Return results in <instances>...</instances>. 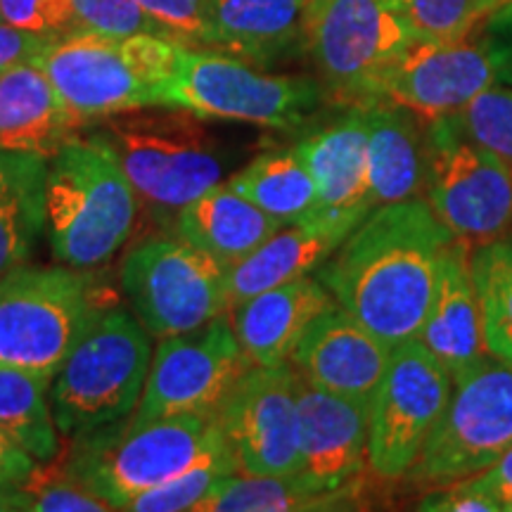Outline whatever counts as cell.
Listing matches in <instances>:
<instances>
[{"label": "cell", "mask_w": 512, "mask_h": 512, "mask_svg": "<svg viewBox=\"0 0 512 512\" xmlns=\"http://www.w3.org/2000/svg\"><path fill=\"white\" fill-rule=\"evenodd\" d=\"M456 235L425 197L370 211L318 268L335 302L387 347L418 337L439 259Z\"/></svg>", "instance_id": "cell-1"}, {"label": "cell", "mask_w": 512, "mask_h": 512, "mask_svg": "<svg viewBox=\"0 0 512 512\" xmlns=\"http://www.w3.org/2000/svg\"><path fill=\"white\" fill-rule=\"evenodd\" d=\"M138 195L98 133L74 136L50 157L46 233L55 259L72 268L105 264L131 238Z\"/></svg>", "instance_id": "cell-2"}, {"label": "cell", "mask_w": 512, "mask_h": 512, "mask_svg": "<svg viewBox=\"0 0 512 512\" xmlns=\"http://www.w3.org/2000/svg\"><path fill=\"white\" fill-rule=\"evenodd\" d=\"M223 451L228 446L214 415L183 413L145 425H107L76 437L67 477L112 510H126L138 494Z\"/></svg>", "instance_id": "cell-3"}, {"label": "cell", "mask_w": 512, "mask_h": 512, "mask_svg": "<svg viewBox=\"0 0 512 512\" xmlns=\"http://www.w3.org/2000/svg\"><path fill=\"white\" fill-rule=\"evenodd\" d=\"M95 133L119 159L138 200L159 223L221 183L223 155L197 114L128 110L100 117Z\"/></svg>", "instance_id": "cell-4"}, {"label": "cell", "mask_w": 512, "mask_h": 512, "mask_svg": "<svg viewBox=\"0 0 512 512\" xmlns=\"http://www.w3.org/2000/svg\"><path fill=\"white\" fill-rule=\"evenodd\" d=\"M150 370V337L136 313L107 306L64 358L50 389L57 430L67 437L131 415Z\"/></svg>", "instance_id": "cell-5"}, {"label": "cell", "mask_w": 512, "mask_h": 512, "mask_svg": "<svg viewBox=\"0 0 512 512\" xmlns=\"http://www.w3.org/2000/svg\"><path fill=\"white\" fill-rule=\"evenodd\" d=\"M102 311L88 273L17 266L0 275V363L53 380Z\"/></svg>", "instance_id": "cell-6"}, {"label": "cell", "mask_w": 512, "mask_h": 512, "mask_svg": "<svg viewBox=\"0 0 512 512\" xmlns=\"http://www.w3.org/2000/svg\"><path fill=\"white\" fill-rule=\"evenodd\" d=\"M415 41L389 0H309L304 50L325 98L368 107L387 69Z\"/></svg>", "instance_id": "cell-7"}, {"label": "cell", "mask_w": 512, "mask_h": 512, "mask_svg": "<svg viewBox=\"0 0 512 512\" xmlns=\"http://www.w3.org/2000/svg\"><path fill=\"white\" fill-rule=\"evenodd\" d=\"M323 98L320 83L306 76L264 74L219 50L185 46L174 81L164 91L162 107H181L200 119L242 121L287 131L302 126Z\"/></svg>", "instance_id": "cell-8"}, {"label": "cell", "mask_w": 512, "mask_h": 512, "mask_svg": "<svg viewBox=\"0 0 512 512\" xmlns=\"http://www.w3.org/2000/svg\"><path fill=\"white\" fill-rule=\"evenodd\" d=\"M510 446L512 366L486 356L453 377L444 413L408 477L437 489L484 472Z\"/></svg>", "instance_id": "cell-9"}, {"label": "cell", "mask_w": 512, "mask_h": 512, "mask_svg": "<svg viewBox=\"0 0 512 512\" xmlns=\"http://www.w3.org/2000/svg\"><path fill=\"white\" fill-rule=\"evenodd\" d=\"M425 202L470 247L512 230V171L465 138L448 117L425 126Z\"/></svg>", "instance_id": "cell-10"}, {"label": "cell", "mask_w": 512, "mask_h": 512, "mask_svg": "<svg viewBox=\"0 0 512 512\" xmlns=\"http://www.w3.org/2000/svg\"><path fill=\"white\" fill-rule=\"evenodd\" d=\"M121 290L152 337L192 332L228 313L226 266L181 238L140 242L121 266Z\"/></svg>", "instance_id": "cell-11"}, {"label": "cell", "mask_w": 512, "mask_h": 512, "mask_svg": "<svg viewBox=\"0 0 512 512\" xmlns=\"http://www.w3.org/2000/svg\"><path fill=\"white\" fill-rule=\"evenodd\" d=\"M451 389V373L418 339L396 344L368 406V467L377 479L411 475Z\"/></svg>", "instance_id": "cell-12"}, {"label": "cell", "mask_w": 512, "mask_h": 512, "mask_svg": "<svg viewBox=\"0 0 512 512\" xmlns=\"http://www.w3.org/2000/svg\"><path fill=\"white\" fill-rule=\"evenodd\" d=\"M249 368L226 313L192 332L164 337L128 425L183 413L216 415Z\"/></svg>", "instance_id": "cell-13"}, {"label": "cell", "mask_w": 512, "mask_h": 512, "mask_svg": "<svg viewBox=\"0 0 512 512\" xmlns=\"http://www.w3.org/2000/svg\"><path fill=\"white\" fill-rule=\"evenodd\" d=\"M297 389L294 366H252L214 415L242 475H299Z\"/></svg>", "instance_id": "cell-14"}, {"label": "cell", "mask_w": 512, "mask_h": 512, "mask_svg": "<svg viewBox=\"0 0 512 512\" xmlns=\"http://www.w3.org/2000/svg\"><path fill=\"white\" fill-rule=\"evenodd\" d=\"M494 83H498L496 67L482 36L413 41L382 76L377 102H392L430 124L463 110Z\"/></svg>", "instance_id": "cell-15"}, {"label": "cell", "mask_w": 512, "mask_h": 512, "mask_svg": "<svg viewBox=\"0 0 512 512\" xmlns=\"http://www.w3.org/2000/svg\"><path fill=\"white\" fill-rule=\"evenodd\" d=\"M36 64L64 105L83 121L155 107L152 95L121 55L117 38L88 29L69 31L50 38Z\"/></svg>", "instance_id": "cell-16"}, {"label": "cell", "mask_w": 512, "mask_h": 512, "mask_svg": "<svg viewBox=\"0 0 512 512\" xmlns=\"http://www.w3.org/2000/svg\"><path fill=\"white\" fill-rule=\"evenodd\" d=\"M316 183V209L302 223L347 238L375 209L368 178V107H349L335 124L294 145Z\"/></svg>", "instance_id": "cell-17"}, {"label": "cell", "mask_w": 512, "mask_h": 512, "mask_svg": "<svg viewBox=\"0 0 512 512\" xmlns=\"http://www.w3.org/2000/svg\"><path fill=\"white\" fill-rule=\"evenodd\" d=\"M299 477L325 494L354 501L361 472L368 467V406L299 377Z\"/></svg>", "instance_id": "cell-18"}, {"label": "cell", "mask_w": 512, "mask_h": 512, "mask_svg": "<svg viewBox=\"0 0 512 512\" xmlns=\"http://www.w3.org/2000/svg\"><path fill=\"white\" fill-rule=\"evenodd\" d=\"M389 358L392 347L349 311L332 304L311 320L292 349L290 363L311 387L370 406L377 384L387 373Z\"/></svg>", "instance_id": "cell-19"}, {"label": "cell", "mask_w": 512, "mask_h": 512, "mask_svg": "<svg viewBox=\"0 0 512 512\" xmlns=\"http://www.w3.org/2000/svg\"><path fill=\"white\" fill-rule=\"evenodd\" d=\"M472 249L453 238L439 259L437 283L418 342L437 356L451 377L477 366L489 354L482 332V316L472 278Z\"/></svg>", "instance_id": "cell-20"}, {"label": "cell", "mask_w": 512, "mask_h": 512, "mask_svg": "<svg viewBox=\"0 0 512 512\" xmlns=\"http://www.w3.org/2000/svg\"><path fill=\"white\" fill-rule=\"evenodd\" d=\"M332 304L337 302L328 287L304 275L230 309V325L252 366H278L290 361L311 320Z\"/></svg>", "instance_id": "cell-21"}, {"label": "cell", "mask_w": 512, "mask_h": 512, "mask_svg": "<svg viewBox=\"0 0 512 512\" xmlns=\"http://www.w3.org/2000/svg\"><path fill=\"white\" fill-rule=\"evenodd\" d=\"M309 0H209L207 50L275 64L304 50Z\"/></svg>", "instance_id": "cell-22"}, {"label": "cell", "mask_w": 512, "mask_h": 512, "mask_svg": "<svg viewBox=\"0 0 512 512\" xmlns=\"http://www.w3.org/2000/svg\"><path fill=\"white\" fill-rule=\"evenodd\" d=\"M83 119L64 105L36 62L0 72V150L55 157Z\"/></svg>", "instance_id": "cell-23"}, {"label": "cell", "mask_w": 512, "mask_h": 512, "mask_svg": "<svg viewBox=\"0 0 512 512\" xmlns=\"http://www.w3.org/2000/svg\"><path fill=\"white\" fill-rule=\"evenodd\" d=\"M425 126L392 102L368 105V178L375 209L422 197Z\"/></svg>", "instance_id": "cell-24"}, {"label": "cell", "mask_w": 512, "mask_h": 512, "mask_svg": "<svg viewBox=\"0 0 512 512\" xmlns=\"http://www.w3.org/2000/svg\"><path fill=\"white\" fill-rule=\"evenodd\" d=\"M176 235L221 266H233L271 238L283 223L228 185H214L176 214Z\"/></svg>", "instance_id": "cell-25"}, {"label": "cell", "mask_w": 512, "mask_h": 512, "mask_svg": "<svg viewBox=\"0 0 512 512\" xmlns=\"http://www.w3.org/2000/svg\"><path fill=\"white\" fill-rule=\"evenodd\" d=\"M344 238L330 230L292 223L252 249L245 259L226 268L228 313L235 306L292 280L318 271Z\"/></svg>", "instance_id": "cell-26"}, {"label": "cell", "mask_w": 512, "mask_h": 512, "mask_svg": "<svg viewBox=\"0 0 512 512\" xmlns=\"http://www.w3.org/2000/svg\"><path fill=\"white\" fill-rule=\"evenodd\" d=\"M48 159L0 150V275L29 259L46 226Z\"/></svg>", "instance_id": "cell-27"}, {"label": "cell", "mask_w": 512, "mask_h": 512, "mask_svg": "<svg viewBox=\"0 0 512 512\" xmlns=\"http://www.w3.org/2000/svg\"><path fill=\"white\" fill-rule=\"evenodd\" d=\"M226 185L283 226L309 219L318 202L316 183L294 147L264 152Z\"/></svg>", "instance_id": "cell-28"}, {"label": "cell", "mask_w": 512, "mask_h": 512, "mask_svg": "<svg viewBox=\"0 0 512 512\" xmlns=\"http://www.w3.org/2000/svg\"><path fill=\"white\" fill-rule=\"evenodd\" d=\"M48 377L0 363V430L34 460L55 458L57 425L48 406Z\"/></svg>", "instance_id": "cell-29"}, {"label": "cell", "mask_w": 512, "mask_h": 512, "mask_svg": "<svg viewBox=\"0 0 512 512\" xmlns=\"http://www.w3.org/2000/svg\"><path fill=\"white\" fill-rule=\"evenodd\" d=\"M351 498L325 494L304 477H254L230 475L204 498L197 510L204 512H290V510H339Z\"/></svg>", "instance_id": "cell-30"}, {"label": "cell", "mask_w": 512, "mask_h": 512, "mask_svg": "<svg viewBox=\"0 0 512 512\" xmlns=\"http://www.w3.org/2000/svg\"><path fill=\"white\" fill-rule=\"evenodd\" d=\"M472 278L486 349L512 366V238L472 249Z\"/></svg>", "instance_id": "cell-31"}, {"label": "cell", "mask_w": 512, "mask_h": 512, "mask_svg": "<svg viewBox=\"0 0 512 512\" xmlns=\"http://www.w3.org/2000/svg\"><path fill=\"white\" fill-rule=\"evenodd\" d=\"M233 458L228 451L216 453V456L204 458L202 463L190 467L188 472L178 475L169 482L152 486L143 491L126 505L133 512H178V510H197L211 491L219 486L223 479L235 475Z\"/></svg>", "instance_id": "cell-32"}, {"label": "cell", "mask_w": 512, "mask_h": 512, "mask_svg": "<svg viewBox=\"0 0 512 512\" xmlns=\"http://www.w3.org/2000/svg\"><path fill=\"white\" fill-rule=\"evenodd\" d=\"M448 121L512 171V86H489Z\"/></svg>", "instance_id": "cell-33"}, {"label": "cell", "mask_w": 512, "mask_h": 512, "mask_svg": "<svg viewBox=\"0 0 512 512\" xmlns=\"http://www.w3.org/2000/svg\"><path fill=\"white\" fill-rule=\"evenodd\" d=\"M415 41H456L482 24L484 0H389Z\"/></svg>", "instance_id": "cell-34"}, {"label": "cell", "mask_w": 512, "mask_h": 512, "mask_svg": "<svg viewBox=\"0 0 512 512\" xmlns=\"http://www.w3.org/2000/svg\"><path fill=\"white\" fill-rule=\"evenodd\" d=\"M119 46L128 67L133 69L138 81L152 95L155 107H162L164 91L174 81L185 46L174 41V38L157 34H133L128 38H121Z\"/></svg>", "instance_id": "cell-35"}, {"label": "cell", "mask_w": 512, "mask_h": 512, "mask_svg": "<svg viewBox=\"0 0 512 512\" xmlns=\"http://www.w3.org/2000/svg\"><path fill=\"white\" fill-rule=\"evenodd\" d=\"M79 29L95 31L110 38H128L133 34L164 36L159 24L140 8L138 0H74Z\"/></svg>", "instance_id": "cell-36"}, {"label": "cell", "mask_w": 512, "mask_h": 512, "mask_svg": "<svg viewBox=\"0 0 512 512\" xmlns=\"http://www.w3.org/2000/svg\"><path fill=\"white\" fill-rule=\"evenodd\" d=\"M0 17L10 27L46 38L79 29L74 0H0Z\"/></svg>", "instance_id": "cell-37"}, {"label": "cell", "mask_w": 512, "mask_h": 512, "mask_svg": "<svg viewBox=\"0 0 512 512\" xmlns=\"http://www.w3.org/2000/svg\"><path fill=\"white\" fill-rule=\"evenodd\" d=\"M138 5L155 19L166 38L181 46L207 48L209 0H138Z\"/></svg>", "instance_id": "cell-38"}, {"label": "cell", "mask_w": 512, "mask_h": 512, "mask_svg": "<svg viewBox=\"0 0 512 512\" xmlns=\"http://www.w3.org/2000/svg\"><path fill=\"white\" fill-rule=\"evenodd\" d=\"M19 489L27 494V510L36 512H107L112 505L102 501L100 496L83 489L72 477L67 479H38L34 482H22Z\"/></svg>", "instance_id": "cell-39"}, {"label": "cell", "mask_w": 512, "mask_h": 512, "mask_svg": "<svg viewBox=\"0 0 512 512\" xmlns=\"http://www.w3.org/2000/svg\"><path fill=\"white\" fill-rule=\"evenodd\" d=\"M425 512H501V503L484 482L482 472L458 479V482L437 486L420 501Z\"/></svg>", "instance_id": "cell-40"}, {"label": "cell", "mask_w": 512, "mask_h": 512, "mask_svg": "<svg viewBox=\"0 0 512 512\" xmlns=\"http://www.w3.org/2000/svg\"><path fill=\"white\" fill-rule=\"evenodd\" d=\"M50 38L0 22V72L24 62H36Z\"/></svg>", "instance_id": "cell-41"}, {"label": "cell", "mask_w": 512, "mask_h": 512, "mask_svg": "<svg viewBox=\"0 0 512 512\" xmlns=\"http://www.w3.org/2000/svg\"><path fill=\"white\" fill-rule=\"evenodd\" d=\"M34 472V458L0 430V486H19Z\"/></svg>", "instance_id": "cell-42"}, {"label": "cell", "mask_w": 512, "mask_h": 512, "mask_svg": "<svg viewBox=\"0 0 512 512\" xmlns=\"http://www.w3.org/2000/svg\"><path fill=\"white\" fill-rule=\"evenodd\" d=\"M482 41L494 60L498 81L512 86V24L505 27H482Z\"/></svg>", "instance_id": "cell-43"}, {"label": "cell", "mask_w": 512, "mask_h": 512, "mask_svg": "<svg viewBox=\"0 0 512 512\" xmlns=\"http://www.w3.org/2000/svg\"><path fill=\"white\" fill-rule=\"evenodd\" d=\"M486 486L494 491L503 510H512V446L496 460L494 465L482 472Z\"/></svg>", "instance_id": "cell-44"}, {"label": "cell", "mask_w": 512, "mask_h": 512, "mask_svg": "<svg viewBox=\"0 0 512 512\" xmlns=\"http://www.w3.org/2000/svg\"><path fill=\"white\" fill-rule=\"evenodd\" d=\"M512 24V0H484L482 5V27H505Z\"/></svg>", "instance_id": "cell-45"}, {"label": "cell", "mask_w": 512, "mask_h": 512, "mask_svg": "<svg viewBox=\"0 0 512 512\" xmlns=\"http://www.w3.org/2000/svg\"><path fill=\"white\" fill-rule=\"evenodd\" d=\"M27 510V494L19 486H0V512Z\"/></svg>", "instance_id": "cell-46"}, {"label": "cell", "mask_w": 512, "mask_h": 512, "mask_svg": "<svg viewBox=\"0 0 512 512\" xmlns=\"http://www.w3.org/2000/svg\"><path fill=\"white\" fill-rule=\"evenodd\" d=\"M0 22H3V17H0Z\"/></svg>", "instance_id": "cell-47"}]
</instances>
